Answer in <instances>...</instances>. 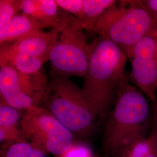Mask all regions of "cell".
I'll return each instance as SVG.
<instances>
[{"label":"cell","mask_w":157,"mask_h":157,"mask_svg":"<svg viewBox=\"0 0 157 157\" xmlns=\"http://www.w3.org/2000/svg\"><path fill=\"white\" fill-rule=\"evenodd\" d=\"M41 30L43 29L32 17L22 13L0 29L1 45L14 43L28 34Z\"/></svg>","instance_id":"11"},{"label":"cell","mask_w":157,"mask_h":157,"mask_svg":"<svg viewBox=\"0 0 157 157\" xmlns=\"http://www.w3.org/2000/svg\"><path fill=\"white\" fill-rule=\"evenodd\" d=\"M130 61V81L150 101H157V29L147 34L136 44Z\"/></svg>","instance_id":"7"},{"label":"cell","mask_w":157,"mask_h":157,"mask_svg":"<svg viewBox=\"0 0 157 157\" xmlns=\"http://www.w3.org/2000/svg\"><path fill=\"white\" fill-rule=\"evenodd\" d=\"M148 136L157 144V100L151 102V124Z\"/></svg>","instance_id":"21"},{"label":"cell","mask_w":157,"mask_h":157,"mask_svg":"<svg viewBox=\"0 0 157 157\" xmlns=\"http://www.w3.org/2000/svg\"><path fill=\"white\" fill-rule=\"evenodd\" d=\"M22 135L41 151L63 155L73 145V135L45 108L34 107L21 121Z\"/></svg>","instance_id":"5"},{"label":"cell","mask_w":157,"mask_h":157,"mask_svg":"<svg viewBox=\"0 0 157 157\" xmlns=\"http://www.w3.org/2000/svg\"><path fill=\"white\" fill-rule=\"evenodd\" d=\"M17 73L23 93L32 98L37 106H40L44 100L49 84L45 73L42 71L33 74L21 73L18 71Z\"/></svg>","instance_id":"12"},{"label":"cell","mask_w":157,"mask_h":157,"mask_svg":"<svg viewBox=\"0 0 157 157\" xmlns=\"http://www.w3.org/2000/svg\"><path fill=\"white\" fill-rule=\"evenodd\" d=\"M22 13L32 17L41 29H63L82 22L61 9L54 0H23Z\"/></svg>","instance_id":"9"},{"label":"cell","mask_w":157,"mask_h":157,"mask_svg":"<svg viewBox=\"0 0 157 157\" xmlns=\"http://www.w3.org/2000/svg\"><path fill=\"white\" fill-rule=\"evenodd\" d=\"M23 0L0 1V29L6 25L22 12Z\"/></svg>","instance_id":"18"},{"label":"cell","mask_w":157,"mask_h":157,"mask_svg":"<svg viewBox=\"0 0 157 157\" xmlns=\"http://www.w3.org/2000/svg\"><path fill=\"white\" fill-rule=\"evenodd\" d=\"M59 34L60 32L54 29L49 32L44 30H37L28 34L14 43L1 45L0 63L6 62L17 55H50L51 50L57 42Z\"/></svg>","instance_id":"8"},{"label":"cell","mask_w":157,"mask_h":157,"mask_svg":"<svg viewBox=\"0 0 157 157\" xmlns=\"http://www.w3.org/2000/svg\"><path fill=\"white\" fill-rule=\"evenodd\" d=\"M157 29L141 0L116 1L100 17L93 32L121 47L131 58L136 44Z\"/></svg>","instance_id":"3"},{"label":"cell","mask_w":157,"mask_h":157,"mask_svg":"<svg viewBox=\"0 0 157 157\" xmlns=\"http://www.w3.org/2000/svg\"><path fill=\"white\" fill-rule=\"evenodd\" d=\"M56 1L57 5L63 10L72 14L82 23L84 22L83 0H56Z\"/></svg>","instance_id":"19"},{"label":"cell","mask_w":157,"mask_h":157,"mask_svg":"<svg viewBox=\"0 0 157 157\" xmlns=\"http://www.w3.org/2000/svg\"><path fill=\"white\" fill-rule=\"evenodd\" d=\"M124 157H157V144L149 136L137 142Z\"/></svg>","instance_id":"17"},{"label":"cell","mask_w":157,"mask_h":157,"mask_svg":"<svg viewBox=\"0 0 157 157\" xmlns=\"http://www.w3.org/2000/svg\"><path fill=\"white\" fill-rule=\"evenodd\" d=\"M41 104L73 135L89 131L98 119L82 89L67 77L51 76Z\"/></svg>","instance_id":"4"},{"label":"cell","mask_w":157,"mask_h":157,"mask_svg":"<svg viewBox=\"0 0 157 157\" xmlns=\"http://www.w3.org/2000/svg\"><path fill=\"white\" fill-rule=\"evenodd\" d=\"M88 54L82 91L98 118L102 120L114 106L129 58L121 47L100 36L89 44Z\"/></svg>","instance_id":"2"},{"label":"cell","mask_w":157,"mask_h":157,"mask_svg":"<svg viewBox=\"0 0 157 157\" xmlns=\"http://www.w3.org/2000/svg\"></svg>","instance_id":"23"},{"label":"cell","mask_w":157,"mask_h":157,"mask_svg":"<svg viewBox=\"0 0 157 157\" xmlns=\"http://www.w3.org/2000/svg\"><path fill=\"white\" fill-rule=\"evenodd\" d=\"M3 157H47L45 153L34 147L31 143L18 140L8 146Z\"/></svg>","instance_id":"16"},{"label":"cell","mask_w":157,"mask_h":157,"mask_svg":"<svg viewBox=\"0 0 157 157\" xmlns=\"http://www.w3.org/2000/svg\"><path fill=\"white\" fill-rule=\"evenodd\" d=\"M141 2L152 19L157 23V0H141Z\"/></svg>","instance_id":"22"},{"label":"cell","mask_w":157,"mask_h":157,"mask_svg":"<svg viewBox=\"0 0 157 157\" xmlns=\"http://www.w3.org/2000/svg\"><path fill=\"white\" fill-rule=\"evenodd\" d=\"M82 23L64 29L50 52L51 76L83 78L89 67L88 45Z\"/></svg>","instance_id":"6"},{"label":"cell","mask_w":157,"mask_h":157,"mask_svg":"<svg viewBox=\"0 0 157 157\" xmlns=\"http://www.w3.org/2000/svg\"><path fill=\"white\" fill-rule=\"evenodd\" d=\"M151 124L148 102L125 74L105 127L104 151L111 157H124L135 144L148 136Z\"/></svg>","instance_id":"1"},{"label":"cell","mask_w":157,"mask_h":157,"mask_svg":"<svg viewBox=\"0 0 157 157\" xmlns=\"http://www.w3.org/2000/svg\"><path fill=\"white\" fill-rule=\"evenodd\" d=\"M63 157H91L90 149L84 145H73L66 152Z\"/></svg>","instance_id":"20"},{"label":"cell","mask_w":157,"mask_h":157,"mask_svg":"<svg viewBox=\"0 0 157 157\" xmlns=\"http://www.w3.org/2000/svg\"><path fill=\"white\" fill-rule=\"evenodd\" d=\"M50 55L41 56H28L17 55L2 63L1 67L10 66L21 73L33 74L41 71L43 65L48 61Z\"/></svg>","instance_id":"14"},{"label":"cell","mask_w":157,"mask_h":157,"mask_svg":"<svg viewBox=\"0 0 157 157\" xmlns=\"http://www.w3.org/2000/svg\"><path fill=\"white\" fill-rule=\"evenodd\" d=\"M1 100L17 110H26L37 107L33 100L25 94L19 82L17 71L10 66L0 69Z\"/></svg>","instance_id":"10"},{"label":"cell","mask_w":157,"mask_h":157,"mask_svg":"<svg viewBox=\"0 0 157 157\" xmlns=\"http://www.w3.org/2000/svg\"><path fill=\"white\" fill-rule=\"evenodd\" d=\"M115 2L114 0H83L84 29L93 31L100 17Z\"/></svg>","instance_id":"15"},{"label":"cell","mask_w":157,"mask_h":157,"mask_svg":"<svg viewBox=\"0 0 157 157\" xmlns=\"http://www.w3.org/2000/svg\"><path fill=\"white\" fill-rule=\"evenodd\" d=\"M20 115L17 109L10 107L1 100L0 105V141L16 140L18 135L22 134L19 130L17 124Z\"/></svg>","instance_id":"13"}]
</instances>
